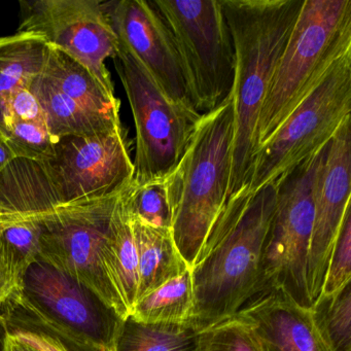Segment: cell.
<instances>
[{
    "instance_id": "6",
    "label": "cell",
    "mask_w": 351,
    "mask_h": 351,
    "mask_svg": "<svg viewBox=\"0 0 351 351\" xmlns=\"http://www.w3.org/2000/svg\"><path fill=\"white\" fill-rule=\"evenodd\" d=\"M173 38L195 110L207 114L232 91L235 54L221 0L152 1Z\"/></svg>"
},
{
    "instance_id": "1",
    "label": "cell",
    "mask_w": 351,
    "mask_h": 351,
    "mask_svg": "<svg viewBox=\"0 0 351 351\" xmlns=\"http://www.w3.org/2000/svg\"><path fill=\"white\" fill-rule=\"evenodd\" d=\"M276 184L243 189L226 201L191 268L190 324L198 332L235 315L254 297Z\"/></svg>"
},
{
    "instance_id": "4",
    "label": "cell",
    "mask_w": 351,
    "mask_h": 351,
    "mask_svg": "<svg viewBox=\"0 0 351 351\" xmlns=\"http://www.w3.org/2000/svg\"><path fill=\"white\" fill-rule=\"evenodd\" d=\"M233 137L234 106L230 95L201 116L182 160L170 174L172 237L190 268L227 201Z\"/></svg>"
},
{
    "instance_id": "28",
    "label": "cell",
    "mask_w": 351,
    "mask_h": 351,
    "mask_svg": "<svg viewBox=\"0 0 351 351\" xmlns=\"http://www.w3.org/2000/svg\"><path fill=\"white\" fill-rule=\"evenodd\" d=\"M198 351H262L252 326L238 315L199 332Z\"/></svg>"
},
{
    "instance_id": "10",
    "label": "cell",
    "mask_w": 351,
    "mask_h": 351,
    "mask_svg": "<svg viewBox=\"0 0 351 351\" xmlns=\"http://www.w3.org/2000/svg\"><path fill=\"white\" fill-rule=\"evenodd\" d=\"M40 162L57 207L116 196L134 178L123 125L92 136L61 137L54 154Z\"/></svg>"
},
{
    "instance_id": "34",
    "label": "cell",
    "mask_w": 351,
    "mask_h": 351,
    "mask_svg": "<svg viewBox=\"0 0 351 351\" xmlns=\"http://www.w3.org/2000/svg\"><path fill=\"white\" fill-rule=\"evenodd\" d=\"M8 326L5 317L0 312V351H5V344H7Z\"/></svg>"
},
{
    "instance_id": "11",
    "label": "cell",
    "mask_w": 351,
    "mask_h": 351,
    "mask_svg": "<svg viewBox=\"0 0 351 351\" xmlns=\"http://www.w3.org/2000/svg\"><path fill=\"white\" fill-rule=\"evenodd\" d=\"M16 297L46 322L100 346L114 349L124 318L97 293L46 261L22 277Z\"/></svg>"
},
{
    "instance_id": "14",
    "label": "cell",
    "mask_w": 351,
    "mask_h": 351,
    "mask_svg": "<svg viewBox=\"0 0 351 351\" xmlns=\"http://www.w3.org/2000/svg\"><path fill=\"white\" fill-rule=\"evenodd\" d=\"M108 11L119 40L141 61L158 87L174 104L196 112L173 38L149 0H120Z\"/></svg>"
},
{
    "instance_id": "7",
    "label": "cell",
    "mask_w": 351,
    "mask_h": 351,
    "mask_svg": "<svg viewBox=\"0 0 351 351\" xmlns=\"http://www.w3.org/2000/svg\"><path fill=\"white\" fill-rule=\"evenodd\" d=\"M351 116V52L341 57L254 156L246 188L258 190L326 147Z\"/></svg>"
},
{
    "instance_id": "29",
    "label": "cell",
    "mask_w": 351,
    "mask_h": 351,
    "mask_svg": "<svg viewBox=\"0 0 351 351\" xmlns=\"http://www.w3.org/2000/svg\"><path fill=\"white\" fill-rule=\"evenodd\" d=\"M351 280V211L347 209L332 244L322 293H332Z\"/></svg>"
},
{
    "instance_id": "12",
    "label": "cell",
    "mask_w": 351,
    "mask_h": 351,
    "mask_svg": "<svg viewBox=\"0 0 351 351\" xmlns=\"http://www.w3.org/2000/svg\"><path fill=\"white\" fill-rule=\"evenodd\" d=\"M18 32L42 36L50 46L85 65L110 89L114 90L108 58L118 52L119 38L108 11L98 0L21 1Z\"/></svg>"
},
{
    "instance_id": "2",
    "label": "cell",
    "mask_w": 351,
    "mask_h": 351,
    "mask_svg": "<svg viewBox=\"0 0 351 351\" xmlns=\"http://www.w3.org/2000/svg\"><path fill=\"white\" fill-rule=\"evenodd\" d=\"M235 54L234 137L227 200L246 186L261 108L304 0H221Z\"/></svg>"
},
{
    "instance_id": "30",
    "label": "cell",
    "mask_w": 351,
    "mask_h": 351,
    "mask_svg": "<svg viewBox=\"0 0 351 351\" xmlns=\"http://www.w3.org/2000/svg\"><path fill=\"white\" fill-rule=\"evenodd\" d=\"M14 121L46 123L40 102L29 89L21 90L12 97L9 104V114H8L7 125H5V129L7 128L10 123L14 122Z\"/></svg>"
},
{
    "instance_id": "20",
    "label": "cell",
    "mask_w": 351,
    "mask_h": 351,
    "mask_svg": "<svg viewBox=\"0 0 351 351\" xmlns=\"http://www.w3.org/2000/svg\"><path fill=\"white\" fill-rule=\"evenodd\" d=\"M8 332L40 351H114L61 330L28 309L15 293L0 308Z\"/></svg>"
},
{
    "instance_id": "17",
    "label": "cell",
    "mask_w": 351,
    "mask_h": 351,
    "mask_svg": "<svg viewBox=\"0 0 351 351\" xmlns=\"http://www.w3.org/2000/svg\"><path fill=\"white\" fill-rule=\"evenodd\" d=\"M50 45L36 34L17 32L0 38V136L7 125L9 104L17 92L44 71Z\"/></svg>"
},
{
    "instance_id": "27",
    "label": "cell",
    "mask_w": 351,
    "mask_h": 351,
    "mask_svg": "<svg viewBox=\"0 0 351 351\" xmlns=\"http://www.w3.org/2000/svg\"><path fill=\"white\" fill-rule=\"evenodd\" d=\"M14 158L45 161L54 154L58 138L53 136L45 122L14 121L1 133Z\"/></svg>"
},
{
    "instance_id": "21",
    "label": "cell",
    "mask_w": 351,
    "mask_h": 351,
    "mask_svg": "<svg viewBox=\"0 0 351 351\" xmlns=\"http://www.w3.org/2000/svg\"><path fill=\"white\" fill-rule=\"evenodd\" d=\"M198 340L191 324H149L128 315L121 322L114 351H198Z\"/></svg>"
},
{
    "instance_id": "26",
    "label": "cell",
    "mask_w": 351,
    "mask_h": 351,
    "mask_svg": "<svg viewBox=\"0 0 351 351\" xmlns=\"http://www.w3.org/2000/svg\"><path fill=\"white\" fill-rule=\"evenodd\" d=\"M123 200L131 219L171 230L174 202L170 174L143 184L131 182L123 193Z\"/></svg>"
},
{
    "instance_id": "35",
    "label": "cell",
    "mask_w": 351,
    "mask_h": 351,
    "mask_svg": "<svg viewBox=\"0 0 351 351\" xmlns=\"http://www.w3.org/2000/svg\"><path fill=\"white\" fill-rule=\"evenodd\" d=\"M0 139H1V136H0Z\"/></svg>"
},
{
    "instance_id": "3",
    "label": "cell",
    "mask_w": 351,
    "mask_h": 351,
    "mask_svg": "<svg viewBox=\"0 0 351 351\" xmlns=\"http://www.w3.org/2000/svg\"><path fill=\"white\" fill-rule=\"evenodd\" d=\"M349 52L350 0H304L261 108L256 152Z\"/></svg>"
},
{
    "instance_id": "9",
    "label": "cell",
    "mask_w": 351,
    "mask_h": 351,
    "mask_svg": "<svg viewBox=\"0 0 351 351\" xmlns=\"http://www.w3.org/2000/svg\"><path fill=\"white\" fill-rule=\"evenodd\" d=\"M135 125V184L165 178L178 167L202 114L174 104L141 61L119 40L114 56Z\"/></svg>"
},
{
    "instance_id": "18",
    "label": "cell",
    "mask_w": 351,
    "mask_h": 351,
    "mask_svg": "<svg viewBox=\"0 0 351 351\" xmlns=\"http://www.w3.org/2000/svg\"><path fill=\"white\" fill-rule=\"evenodd\" d=\"M130 221L138 258L137 302L191 268L180 256L171 230L152 227L131 217Z\"/></svg>"
},
{
    "instance_id": "5",
    "label": "cell",
    "mask_w": 351,
    "mask_h": 351,
    "mask_svg": "<svg viewBox=\"0 0 351 351\" xmlns=\"http://www.w3.org/2000/svg\"><path fill=\"white\" fill-rule=\"evenodd\" d=\"M326 147L275 182L276 205L252 299L282 291L302 307H311L307 264L314 217L313 186Z\"/></svg>"
},
{
    "instance_id": "22",
    "label": "cell",
    "mask_w": 351,
    "mask_h": 351,
    "mask_svg": "<svg viewBox=\"0 0 351 351\" xmlns=\"http://www.w3.org/2000/svg\"><path fill=\"white\" fill-rule=\"evenodd\" d=\"M43 223L40 215H0V256L16 287L30 265L42 256Z\"/></svg>"
},
{
    "instance_id": "8",
    "label": "cell",
    "mask_w": 351,
    "mask_h": 351,
    "mask_svg": "<svg viewBox=\"0 0 351 351\" xmlns=\"http://www.w3.org/2000/svg\"><path fill=\"white\" fill-rule=\"evenodd\" d=\"M122 193L40 215L42 260L93 289L123 318L129 315L108 269L112 221Z\"/></svg>"
},
{
    "instance_id": "25",
    "label": "cell",
    "mask_w": 351,
    "mask_h": 351,
    "mask_svg": "<svg viewBox=\"0 0 351 351\" xmlns=\"http://www.w3.org/2000/svg\"><path fill=\"white\" fill-rule=\"evenodd\" d=\"M310 313L328 350L351 351V280L334 293H320Z\"/></svg>"
},
{
    "instance_id": "19",
    "label": "cell",
    "mask_w": 351,
    "mask_h": 351,
    "mask_svg": "<svg viewBox=\"0 0 351 351\" xmlns=\"http://www.w3.org/2000/svg\"><path fill=\"white\" fill-rule=\"evenodd\" d=\"M29 90L40 102L49 131L56 138L92 136L122 125L82 108L52 87L40 75L32 82Z\"/></svg>"
},
{
    "instance_id": "33",
    "label": "cell",
    "mask_w": 351,
    "mask_h": 351,
    "mask_svg": "<svg viewBox=\"0 0 351 351\" xmlns=\"http://www.w3.org/2000/svg\"><path fill=\"white\" fill-rule=\"evenodd\" d=\"M15 159L9 147L5 145L3 139H0V171L12 161Z\"/></svg>"
},
{
    "instance_id": "16",
    "label": "cell",
    "mask_w": 351,
    "mask_h": 351,
    "mask_svg": "<svg viewBox=\"0 0 351 351\" xmlns=\"http://www.w3.org/2000/svg\"><path fill=\"white\" fill-rule=\"evenodd\" d=\"M43 77L79 106L110 122L120 123V100L89 69L73 57L50 46Z\"/></svg>"
},
{
    "instance_id": "24",
    "label": "cell",
    "mask_w": 351,
    "mask_h": 351,
    "mask_svg": "<svg viewBox=\"0 0 351 351\" xmlns=\"http://www.w3.org/2000/svg\"><path fill=\"white\" fill-rule=\"evenodd\" d=\"M194 291L191 269L139 299L129 315L149 324H190Z\"/></svg>"
},
{
    "instance_id": "23",
    "label": "cell",
    "mask_w": 351,
    "mask_h": 351,
    "mask_svg": "<svg viewBox=\"0 0 351 351\" xmlns=\"http://www.w3.org/2000/svg\"><path fill=\"white\" fill-rule=\"evenodd\" d=\"M123 193L112 221L108 269L112 282L130 313L136 302L138 291V258L132 225L123 200Z\"/></svg>"
},
{
    "instance_id": "13",
    "label": "cell",
    "mask_w": 351,
    "mask_h": 351,
    "mask_svg": "<svg viewBox=\"0 0 351 351\" xmlns=\"http://www.w3.org/2000/svg\"><path fill=\"white\" fill-rule=\"evenodd\" d=\"M351 121L347 119L326 145L313 186L314 217L307 282L312 303L324 285L328 258L351 194Z\"/></svg>"
},
{
    "instance_id": "31",
    "label": "cell",
    "mask_w": 351,
    "mask_h": 351,
    "mask_svg": "<svg viewBox=\"0 0 351 351\" xmlns=\"http://www.w3.org/2000/svg\"><path fill=\"white\" fill-rule=\"evenodd\" d=\"M15 291H17V287L0 256V308Z\"/></svg>"
},
{
    "instance_id": "32",
    "label": "cell",
    "mask_w": 351,
    "mask_h": 351,
    "mask_svg": "<svg viewBox=\"0 0 351 351\" xmlns=\"http://www.w3.org/2000/svg\"><path fill=\"white\" fill-rule=\"evenodd\" d=\"M5 351H40L36 347L28 344V343L23 342L19 340L16 337L12 336L11 334H8L7 344H5Z\"/></svg>"
},
{
    "instance_id": "15",
    "label": "cell",
    "mask_w": 351,
    "mask_h": 351,
    "mask_svg": "<svg viewBox=\"0 0 351 351\" xmlns=\"http://www.w3.org/2000/svg\"><path fill=\"white\" fill-rule=\"evenodd\" d=\"M236 315L252 326L262 351H330L310 308L302 307L282 291L254 298Z\"/></svg>"
}]
</instances>
